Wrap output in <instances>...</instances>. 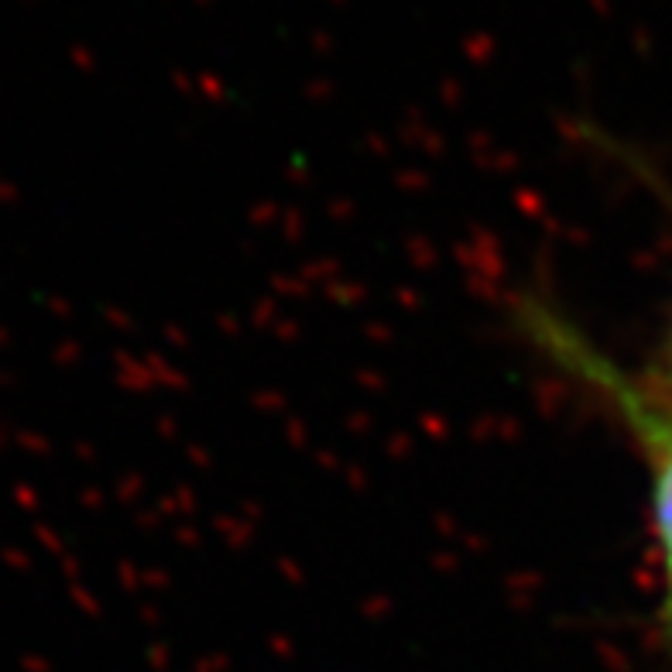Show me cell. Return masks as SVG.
Listing matches in <instances>:
<instances>
[{"label": "cell", "mask_w": 672, "mask_h": 672, "mask_svg": "<svg viewBox=\"0 0 672 672\" xmlns=\"http://www.w3.org/2000/svg\"><path fill=\"white\" fill-rule=\"evenodd\" d=\"M648 378L672 395V312H669V326H666V333H662L659 354H655V364H652V371H648Z\"/></svg>", "instance_id": "obj_2"}, {"label": "cell", "mask_w": 672, "mask_h": 672, "mask_svg": "<svg viewBox=\"0 0 672 672\" xmlns=\"http://www.w3.org/2000/svg\"><path fill=\"white\" fill-rule=\"evenodd\" d=\"M518 326L556 371L580 384L611 415L645 467L648 525L659 563V631L672 648V395L648 371H631L552 302L528 295L518 306Z\"/></svg>", "instance_id": "obj_1"}]
</instances>
